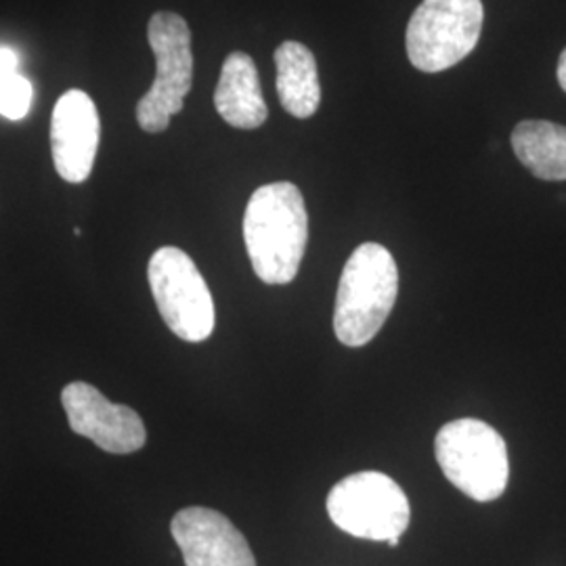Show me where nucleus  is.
<instances>
[{"label":"nucleus","instance_id":"obj_3","mask_svg":"<svg viewBox=\"0 0 566 566\" xmlns=\"http://www.w3.org/2000/svg\"><path fill=\"white\" fill-rule=\"evenodd\" d=\"M447 481L474 502L502 497L510 479L506 441L493 426L462 418L447 422L434 441Z\"/></svg>","mask_w":566,"mask_h":566},{"label":"nucleus","instance_id":"obj_13","mask_svg":"<svg viewBox=\"0 0 566 566\" xmlns=\"http://www.w3.org/2000/svg\"><path fill=\"white\" fill-rule=\"evenodd\" d=\"M516 158L542 181H566V126L523 120L512 130Z\"/></svg>","mask_w":566,"mask_h":566},{"label":"nucleus","instance_id":"obj_7","mask_svg":"<svg viewBox=\"0 0 566 566\" xmlns=\"http://www.w3.org/2000/svg\"><path fill=\"white\" fill-rule=\"evenodd\" d=\"M327 514L344 533L371 542L399 539L411 516L403 489L382 472H357L334 485Z\"/></svg>","mask_w":566,"mask_h":566},{"label":"nucleus","instance_id":"obj_12","mask_svg":"<svg viewBox=\"0 0 566 566\" xmlns=\"http://www.w3.org/2000/svg\"><path fill=\"white\" fill-rule=\"evenodd\" d=\"M275 65L283 109L301 120L315 116L322 103V84L311 49L296 41L282 42L275 51Z\"/></svg>","mask_w":566,"mask_h":566},{"label":"nucleus","instance_id":"obj_8","mask_svg":"<svg viewBox=\"0 0 566 566\" xmlns=\"http://www.w3.org/2000/svg\"><path fill=\"white\" fill-rule=\"evenodd\" d=\"M61 403L70 428L107 453H135L147 441L142 416L128 405L112 403L95 386L86 382L65 386L61 390Z\"/></svg>","mask_w":566,"mask_h":566},{"label":"nucleus","instance_id":"obj_6","mask_svg":"<svg viewBox=\"0 0 566 566\" xmlns=\"http://www.w3.org/2000/svg\"><path fill=\"white\" fill-rule=\"evenodd\" d=\"M147 280L164 324L185 343H203L217 324L214 301L187 252L164 245L147 264Z\"/></svg>","mask_w":566,"mask_h":566},{"label":"nucleus","instance_id":"obj_5","mask_svg":"<svg viewBox=\"0 0 566 566\" xmlns=\"http://www.w3.org/2000/svg\"><path fill=\"white\" fill-rule=\"evenodd\" d=\"M485 21L481 0H422L407 25V55L420 72H443L479 44Z\"/></svg>","mask_w":566,"mask_h":566},{"label":"nucleus","instance_id":"obj_16","mask_svg":"<svg viewBox=\"0 0 566 566\" xmlns=\"http://www.w3.org/2000/svg\"><path fill=\"white\" fill-rule=\"evenodd\" d=\"M556 76H558V82H560V86H563V91L566 93V49L563 51L560 60H558V70H556Z\"/></svg>","mask_w":566,"mask_h":566},{"label":"nucleus","instance_id":"obj_15","mask_svg":"<svg viewBox=\"0 0 566 566\" xmlns=\"http://www.w3.org/2000/svg\"><path fill=\"white\" fill-rule=\"evenodd\" d=\"M18 65H20V55L13 49L0 46V82L18 74Z\"/></svg>","mask_w":566,"mask_h":566},{"label":"nucleus","instance_id":"obj_17","mask_svg":"<svg viewBox=\"0 0 566 566\" xmlns=\"http://www.w3.org/2000/svg\"><path fill=\"white\" fill-rule=\"evenodd\" d=\"M388 546H390V547L399 546V539H390V542H388Z\"/></svg>","mask_w":566,"mask_h":566},{"label":"nucleus","instance_id":"obj_11","mask_svg":"<svg viewBox=\"0 0 566 566\" xmlns=\"http://www.w3.org/2000/svg\"><path fill=\"white\" fill-rule=\"evenodd\" d=\"M214 107L227 124L254 130L269 116L256 63L242 51L231 53L223 63L221 78L214 91Z\"/></svg>","mask_w":566,"mask_h":566},{"label":"nucleus","instance_id":"obj_10","mask_svg":"<svg viewBox=\"0 0 566 566\" xmlns=\"http://www.w3.org/2000/svg\"><path fill=\"white\" fill-rule=\"evenodd\" d=\"M185 566H256L242 531L210 507H185L170 523Z\"/></svg>","mask_w":566,"mask_h":566},{"label":"nucleus","instance_id":"obj_1","mask_svg":"<svg viewBox=\"0 0 566 566\" xmlns=\"http://www.w3.org/2000/svg\"><path fill=\"white\" fill-rule=\"evenodd\" d=\"M243 242L261 282L285 285L298 275L308 242V217L294 182H269L252 193L243 214Z\"/></svg>","mask_w":566,"mask_h":566},{"label":"nucleus","instance_id":"obj_14","mask_svg":"<svg viewBox=\"0 0 566 566\" xmlns=\"http://www.w3.org/2000/svg\"><path fill=\"white\" fill-rule=\"evenodd\" d=\"M34 99V86L21 74H13L0 82V114L9 120L28 116Z\"/></svg>","mask_w":566,"mask_h":566},{"label":"nucleus","instance_id":"obj_4","mask_svg":"<svg viewBox=\"0 0 566 566\" xmlns=\"http://www.w3.org/2000/svg\"><path fill=\"white\" fill-rule=\"evenodd\" d=\"M147 41L156 57V78L137 103V122L145 133L158 135L181 112L193 84L191 30L181 15L158 11L147 23Z\"/></svg>","mask_w":566,"mask_h":566},{"label":"nucleus","instance_id":"obj_2","mask_svg":"<svg viewBox=\"0 0 566 566\" xmlns=\"http://www.w3.org/2000/svg\"><path fill=\"white\" fill-rule=\"evenodd\" d=\"M399 294V269L380 243H361L344 264L336 294L334 332L346 346L371 343Z\"/></svg>","mask_w":566,"mask_h":566},{"label":"nucleus","instance_id":"obj_9","mask_svg":"<svg viewBox=\"0 0 566 566\" xmlns=\"http://www.w3.org/2000/svg\"><path fill=\"white\" fill-rule=\"evenodd\" d=\"M102 142V120L97 105L81 88L61 95L51 118V154L63 181L84 182L97 158Z\"/></svg>","mask_w":566,"mask_h":566}]
</instances>
